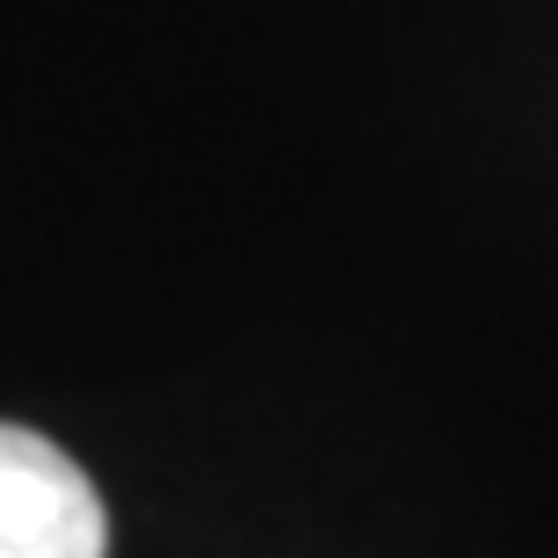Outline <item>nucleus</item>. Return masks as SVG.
I'll list each match as a JSON object with an SVG mask.
<instances>
[{
    "instance_id": "obj_1",
    "label": "nucleus",
    "mask_w": 558,
    "mask_h": 558,
    "mask_svg": "<svg viewBox=\"0 0 558 558\" xmlns=\"http://www.w3.org/2000/svg\"><path fill=\"white\" fill-rule=\"evenodd\" d=\"M0 558H109L95 478L37 428L0 421Z\"/></svg>"
}]
</instances>
